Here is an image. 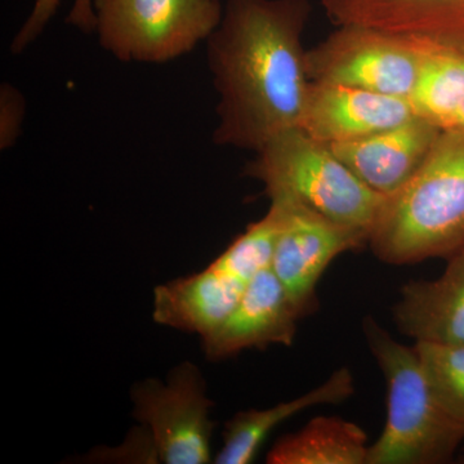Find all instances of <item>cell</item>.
Segmentation results:
<instances>
[{
  "mask_svg": "<svg viewBox=\"0 0 464 464\" xmlns=\"http://www.w3.org/2000/svg\"><path fill=\"white\" fill-rule=\"evenodd\" d=\"M415 116L409 99L310 82L298 128L331 146L398 127Z\"/></svg>",
  "mask_w": 464,
  "mask_h": 464,
  "instance_id": "9",
  "label": "cell"
},
{
  "mask_svg": "<svg viewBox=\"0 0 464 464\" xmlns=\"http://www.w3.org/2000/svg\"><path fill=\"white\" fill-rule=\"evenodd\" d=\"M248 284L209 264L200 273L158 285L152 316L160 325L203 340L227 319Z\"/></svg>",
  "mask_w": 464,
  "mask_h": 464,
  "instance_id": "14",
  "label": "cell"
},
{
  "mask_svg": "<svg viewBox=\"0 0 464 464\" xmlns=\"http://www.w3.org/2000/svg\"><path fill=\"white\" fill-rule=\"evenodd\" d=\"M311 11L308 0H226L207 39L218 94L216 145L257 152L299 127L310 84L302 36Z\"/></svg>",
  "mask_w": 464,
  "mask_h": 464,
  "instance_id": "1",
  "label": "cell"
},
{
  "mask_svg": "<svg viewBox=\"0 0 464 464\" xmlns=\"http://www.w3.org/2000/svg\"><path fill=\"white\" fill-rule=\"evenodd\" d=\"M368 435L341 417H316L275 442L270 464H366Z\"/></svg>",
  "mask_w": 464,
  "mask_h": 464,
  "instance_id": "16",
  "label": "cell"
},
{
  "mask_svg": "<svg viewBox=\"0 0 464 464\" xmlns=\"http://www.w3.org/2000/svg\"><path fill=\"white\" fill-rule=\"evenodd\" d=\"M449 130H464V103L462 108L459 109V111L457 112V115L454 116L453 123H451Z\"/></svg>",
  "mask_w": 464,
  "mask_h": 464,
  "instance_id": "22",
  "label": "cell"
},
{
  "mask_svg": "<svg viewBox=\"0 0 464 464\" xmlns=\"http://www.w3.org/2000/svg\"><path fill=\"white\" fill-rule=\"evenodd\" d=\"M362 332L387 386L386 424L369 445L366 464L450 462L464 429L440 404L415 348L391 337L372 316H365Z\"/></svg>",
  "mask_w": 464,
  "mask_h": 464,
  "instance_id": "3",
  "label": "cell"
},
{
  "mask_svg": "<svg viewBox=\"0 0 464 464\" xmlns=\"http://www.w3.org/2000/svg\"><path fill=\"white\" fill-rule=\"evenodd\" d=\"M353 377L347 366L338 369L315 389L304 395L268 409L239 411L226 423L224 445L213 463L248 464L257 457L265 439L275 427L293 415L324 404H340L353 395Z\"/></svg>",
  "mask_w": 464,
  "mask_h": 464,
  "instance_id": "15",
  "label": "cell"
},
{
  "mask_svg": "<svg viewBox=\"0 0 464 464\" xmlns=\"http://www.w3.org/2000/svg\"><path fill=\"white\" fill-rule=\"evenodd\" d=\"M441 276L402 286L393 320L415 342L464 344V248L448 258Z\"/></svg>",
  "mask_w": 464,
  "mask_h": 464,
  "instance_id": "13",
  "label": "cell"
},
{
  "mask_svg": "<svg viewBox=\"0 0 464 464\" xmlns=\"http://www.w3.org/2000/svg\"><path fill=\"white\" fill-rule=\"evenodd\" d=\"M368 246L395 266L448 259L464 248V130H442L414 176L383 197Z\"/></svg>",
  "mask_w": 464,
  "mask_h": 464,
  "instance_id": "2",
  "label": "cell"
},
{
  "mask_svg": "<svg viewBox=\"0 0 464 464\" xmlns=\"http://www.w3.org/2000/svg\"><path fill=\"white\" fill-rule=\"evenodd\" d=\"M414 348L440 404L464 429V344L415 342Z\"/></svg>",
  "mask_w": 464,
  "mask_h": 464,
  "instance_id": "19",
  "label": "cell"
},
{
  "mask_svg": "<svg viewBox=\"0 0 464 464\" xmlns=\"http://www.w3.org/2000/svg\"><path fill=\"white\" fill-rule=\"evenodd\" d=\"M26 101L17 88L5 83L0 87V149H11L17 142L25 118Z\"/></svg>",
  "mask_w": 464,
  "mask_h": 464,
  "instance_id": "21",
  "label": "cell"
},
{
  "mask_svg": "<svg viewBox=\"0 0 464 464\" xmlns=\"http://www.w3.org/2000/svg\"><path fill=\"white\" fill-rule=\"evenodd\" d=\"M441 132L438 125L415 116L398 127L329 148L368 188L389 197L420 169Z\"/></svg>",
  "mask_w": 464,
  "mask_h": 464,
  "instance_id": "11",
  "label": "cell"
},
{
  "mask_svg": "<svg viewBox=\"0 0 464 464\" xmlns=\"http://www.w3.org/2000/svg\"><path fill=\"white\" fill-rule=\"evenodd\" d=\"M280 230V210L270 203V209L257 222L250 224L215 259L210 262L219 270L249 283L273 266L275 246Z\"/></svg>",
  "mask_w": 464,
  "mask_h": 464,
  "instance_id": "18",
  "label": "cell"
},
{
  "mask_svg": "<svg viewBox=\"0 0 464 464\" xmlns=\"http://www.w3.org/2000/svg\"><path fill=\"white\" fill-rule=\"evenodd\" d=\"M60 3L61 0H35L29 17L11 43L12 53H23L42 35L45 27L51 23L52 17L56 14L57 8L60 7ZM66 23L84 34L96 32L94 0H74Z\"/></svg>",
  "mask_w": 464,
  "mask_h": 464,
  "instance_id": "20",
  "label": "cell"
},
{
  "mask_svg": "<svg viewBox=\"0 0 464 464\" xmlns=\"http://www.w3.org/2000/svg\"><path fill=\"white\" fill-rule=\"evenodd\" d=\"M301 313L273 268L250 280L239 304L212 334L203 338L208 359L222 360L249 348L292 346Z\"/></svg>",
  "mask_w": 464,
  "mask_h": 464,
  "instance_id": "10",
  "label": "cell"
},
{
  "mask_svg": "<svg viewBox=\"0 0 464 464\" xmlns=\"http://www.w3.org/2000/svg\"><path fill=\"white\" fill-rule=\"evenodd\" d=\"M101 47L121 63H166L219 25V0H94Z\"/></svg>",
  "mask_w": 464,
  "mask_h": 464,
  "instance_id": "5",
  "label": "cell"
},
{
  "mask_svg": "<svg viewBox=\"0 0 464 464\" xmlns=\"http://www.w3.org/2000/svg\"><path fill=\"white\" fill-rule=\"evenodd\" d=\"M133 414L150 430L155 457L167 464L212 462L209 420L213 402L207 398L199 369L183 362L166 382L149 378L133 387Z\"/></svg>",
  "mask_w": 464,
  "mask_h": 464,
  "instance_id": "7",
  "label": "cell"
},
{
  "mask_svg": "<svg viewBox=\"0 0 464 464\" xmlns=\"http://www.w3.org/2000/svg\"><path fill=\"white\" fill-rule=\"evenodd\" d=\"M426 42L362 25H337L307 50L310 82L346 85L411 100Z\"/></svg>",
  "mask_w": 464,
  "mask_h": 464,
  "instance_id": "6",
  "label": "cell"
},
{
  "mask_svg": "<svg viewBox=\"0 0 464 464\" xmlns=\"http://www.w3.org/2000/svg\"><path fill=\"white\" fill-rule=\"evenodd\" d=\"M427 45L411 102L417 116L445 130L464 103V51Z\"/></svg>",
  "mask_w": 464,
  "mask_h": 464,
  "instance_id": "17",
  "label": "cell"
},
{
  "mask_svg": "<svg viewBox=\"0 0 464 464\" xmlns=\"http://www.w3.org/2000/svg\"><path fill=\"white\" fill-rule=\"evenodd\" d=\"M335 25H362L464 51V0H322Z\"/></svg>",
  "mask_w": 464,
  "mask_h": 464,
  "instance_id": "12",
  "label": "cell"
},
{
  "mask_svg": "<svg viewBox=\"0 0 464 464\" xmlns=\"http://www.w3.org/2000/svg\"><path fill=\"white\" fill-rule=\"evenodd\" d=\"M255 154L244 173L261 182L267 197L298 201L335 224L365 232L369 239L383 197L357 179L328 145L290 128Z\"/></svg>",
  "mask_w": 464,
  "mask_h": 464,
  "instance_id": "4",
  "label": "cell"
},
{
  "mask_svg": "<svg viewBox=\"0 0 464 464\" xmlns=\"http://www.w3.org/2000/svg\"><path fill=\"white\" fill-rule=\"evenodd\" d=\"M280 210V230L273 271L302 316L316 310V288L338 256L368 244L365 232L353 230L320 215L298 201L273 195Z\"/></svg>",
  "mask_w": 464,
  "mask_h": 464,
  "instance_id": "8",
  "label": "cell"
}]
</instances>
